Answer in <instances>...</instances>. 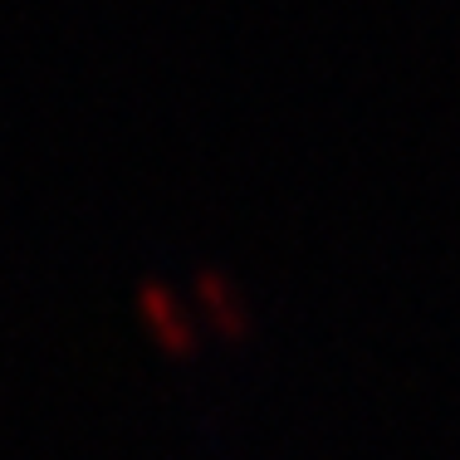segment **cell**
I'll list each match as a JSON object with an SVG mask.
<instances>
[{"label": "cell", "mask_w": 460, "mask_h": 460, "mask_svg": "<svg viewBox=\"0 0 460 460\" xmlns=\"http://www.w3.org/2000/svg\"><path fill=\"white\" fill-rule=\"evenodd\" d=\"M133 304H137V319H142V333L152 338L162 358H177V363H191L201 353V319H196L191 299H181V289L162 275H142L137 289H133Z\"/></svg>", "instance_id": "obj_1"}, {"label": "cell", "mask_w": 460, "mask_h": 460, "mask_svg": "<svg viewBox=\"0 0 460 460\" xmlns=\"http://www.w3.org/2000/svg\"><path fill=\"white\" fill-rule=\"evenodd\" d=\"M191 309L206 333H216L221 343H245L255 333V309H250L245 284L216 260L191 270Z\"/></svg>", "instance_id": "obj_2"}]
</instances>
